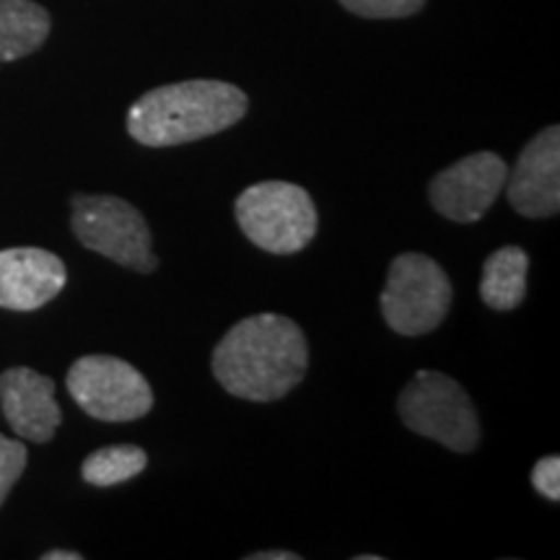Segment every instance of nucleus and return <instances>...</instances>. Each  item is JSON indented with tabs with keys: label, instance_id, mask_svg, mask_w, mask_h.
I'll list each match as a JSON object with an SVG mask.
<instances>
[{
	"label": "nucleus",
	"instance_id": "obj_1",
	"mask_svg": "<svg viewBox=\"0 0 560 560\" xmlns=\"http://www.w3.org/2000/svg\"><path fill=\"white\" fill-rule=\"evenodd\" d=\"M310 348L301 327L280 314L236 322L213 350V376L229 395L249 402H276L301 384Z\"/></svg>",
	"mask_w": 560,
	"mask_h": 560
},
{
	"label": "nucleus",
	"instance_id": "obj_2",
	"mask_svg": "<svg viewBox=\"0 0 560 560\" xmlns=\"http://www.w3.org/2000/svg\"><path fill=\"white\" fill-rule=\"evenodd\" d=\"M247 107V94L234 83L179 81L140 96L128 112V132L140 145L170 149L234 128Z\"/></svg>",
	"mask_w": 560,
	"mask_h": 560
},
{
	"label": "nucleus",
	"instance_id": "obj_3",
	"mask_svg": "<svg viewBox=\"0 0 560 560\" xmlns=\"http://www.w3.org/2000/svg\"><path fill=\"white\" fill-rule=\"evenodd\" d=\"M244 236L270 255H296L317 234V206L301 185L283 179L257 182L236 198Z\"/></svg>",
	"mask_w": 560,
	"mask_h": 560
},
{
	"label": "nucleus",
	"instance_id": "obj_4",
	"mask_svg": "<svg viewBox=\"0 0 560 560\" xmlns=\"http://www.w3.org/2000/svg\"><path fill=\"white\" fill-rule=\"evenodd\" d=\"M402 423L412 433L446 450L467 454L480 441V420L465 389L441 371H418L397 400Z\"/></svg>",
	"mask_w": 560,
	"mask_h": 560
},
{
	"label": "nucleus",
	"instance_id": "obj_5",
	"mask_svg": "<svg viewBox=\"0 0 560 560\" xmlns=\"http://www.w3.org/2000/svg\"><path fill=\"white\" fill-rule=\"evenodd\" d=\"M70 226L83 247L122 268L138 272L159 268L149 223L128 200L115 195H75Z\"/></svg>",
	"mask_w": 560,
	"mask_h": 560
},
{
	"label": "nucleus",
	"instance_id": "obj_6",
	"mask_svg": "<svg viewBox=\"0 0 560 560\" xmlns=\"http://www.w3.org/2000/svg\"><path fill=\"white\" fill-rule=\"evenodd\" d=\"M384 322L405 338L433 332L452 306V283L444 268L431 257L408 252L389 265L382 299Z\"/></svg>",
	"mask_w": 560,
	"mask_h": 560
},
{
	"label": "nucleus",
	"instance_id": "obj_7",
	"mask_svg": "<svg viewBox=\"0 0 560 560\" xmlns=\"http://www.w3.org/2000/svg\"><path fill=\"white\" fill-rule=\"evenodd\" d=\"M75 405L104 423H130L153 408V392L132 363L115 355H83L68 371Z\"/></svg>",
	"mask_w": 560,
	"mask_h": 560
},
{
	"label": "nucleus",
	"instance_id": "obj_8",
	"mask_svg": "<svg viewBox=\"0 0 560 560\" xmlns=\"http://www.w3.org/2000/svg\"><path fill=\"white\" fill-rule=\"evenodd\" d=\"M509 166L499 153L478 151L439 172L429 187L431 206L444 219L475 223L493 208L506 187Z\"/></svg>",
	"mask_w": 560,
	"mask_h": 560
},
{
	"label": "nucleus",
	"instance_id": "obj_9",
	"mask_svg": "<svg viewBox=\"0 0 560 560\" xmlns=\"http://www.w3.org/2000/svg\"><path fill=\"white\" fill-rule=\"evenodd\" d=\"M509 202L524 219H548L560 210V128L550 125L522 151L506 177Z\"/></svg>",
	"mask_w": 560,
	"mask_h": 560
},
{
	"label": "nucleus",
	"instance_id": "obj_10",
	"mask_svg": "<svg viewBox=\"0 0 560 560\" xmlns=\"http://www.w3.org/2000/svg\"><path fill=\"white\" fill-rule=\"evenodd\" d=\"M0 408L13 433L32 444H47L62 420L60 405L55 402V382L26 366L0 374Z\"/></svg>",
	"mask_w": 560,
	"mask_h": 560
},
{
	"label": "nucleus",
	"instance_id": "obj_11",
	"mask_svg": "<svg viewBox=\"0 0 560 560\" xmlns=\"http://www.w3.org/2000/svg\"><path fill=\"white\" fill-rule=\"evenodd\" d=\"M68 270L58 255L39 247L0 252V306L34 312L66 289Z\"/></svg>",
	"mask_w": 560,
	"mask_h": 560
},
{
	"label": "nucleus",
	"instance_id": "obj_12",
	"mask_svg": "<svg viewBox=\"0 0 560 560\" xmlns=\"http://www.w3.org/2000/svg\"><path fill=\"white\" fill-rule=\"evenodd\" d=\"M50 13L34 0H0V62L37 52L50 37Z\"/></svg>",
	"mask_w": 560,
	"mask_h": 560
},
{
	"label": "nucleus",
	"instance_id": "obj_13",
	"mask_svg": "<svg viewBox=\"0 0 560 560\" xmlns=\"http://www.w3.org/2000/svg\"><path fill=\"white\" fill-rule=\"evenodd\" d=\"M527 252L516 247V244L495 249L486 260V265H482L480 296L495 312L516 310L524 296H527Z\"/></svg>",
	"mask_w": 560,
	"mask_h": 560
},
{
	"label": "nucleus",
	"instance_id": "obj_14",
	"mask_svg": "<svg viewBox=\"0 0 560 560\" xmlns=\"http://www.w3.org/2000/svg\"><path fill=\"white\" fill-rule=\"evenodd\" d=\"M145 465H149V457H145V452L140 446H104V450L89 454L81 467V475L89 486L112 488L138 478L145 470Z\"/></svg>",
	"mask_w": 560,
	"mask_h": 560
},
{
	"label": "nucleus",
	"instance_id": "obj_15",
	"mask_svg": "<svg viewBox=\"0 0 560 560\" xmlns=\"http://www.w3.org/2000/svg\"><path fill=\"white\" fill-rule=\"evenodd\" d=\"M340 5L363 19H408L423 9L425 0H340Z\"/></svg>",
	"mask_w": 560,
	"mask_h": 560
},
{
	"label": "nucleus",
	"instance_id": "obj_16",
	"mask_svg": "<svg viewBox=\"0 0 560 560\" xmlns=\"http://www.w3.org/2000/svg\"><path fill=\"white\" fill-rule=\"evenodd\" d=\"M26 467V446L21 441L5 439L0 433V506L9 499L11 488L16 486Z\"/></svg>",
	"mask_w": 560,
	"mask_h": 560
},
{
	"label": "nucleus",
	"instance_id": "obj_17",
	"mask_svg": "<svg viewBox=\"0 0 560 560\" xmlns=\"http://www.w3.org/2000/svg\"><path fill=\"white\" fill-rule=\"evenodd\" d=\"M532 486L537 488V493L545 495L548 501H560V457L550 454L542 457L532 470Z\"/></svg>",
	"mask_w": 560,
	"mask_h": 560
},
{
	"label": "nucleus",
	"instance_id": "obj_18",
	"mask_svg": "<svg viewBox=\"0 0 560 560\" xmlns=\"http://www.w3.org/2000/svg\"><path fill=\"white\" fill-rule=\"evenodd\" d=\"M247 560H299V552H285V550H262L252 552Z\"/></svg>",
	"mask_w": 560,
	"mask_h": 560
},
{
	"label": "nucleus",
	"instance_id": "obj_19",
	"mask_svg": "<svg viewBox=\"0 0 560 560\" xmlns=\"http://www.w3.org/2000/svg\"><path fill=\"white\" fill-rule=\"evenodd\" d=\"M45 560H81L83 556L81 552H73V550H50L42 556Z\"/></svg>",
	"mask_w": 560,
	"mask_h": 560
}]
</instances>
